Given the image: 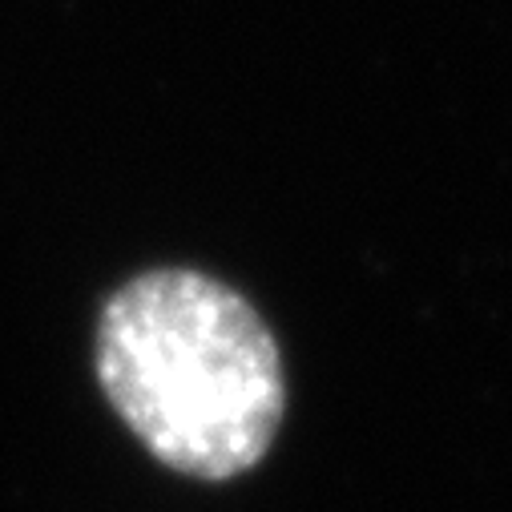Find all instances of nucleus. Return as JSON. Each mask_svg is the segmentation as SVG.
I'll list each match as a JSON object with an SVG mask.
<instances>
[{
  "mask_svg": "<svg viewBox=\"0 0 512 512\" xmlns=\"http://www.w3.org/2000/svg\"><path fill=\"white\" fill-rule=\"evenodd\" d=\"M93 355L113 412L174 472L230 480L279 432L287 388L271 327L202 271L158 267L117 287Z\"/></svg>",
  "mask_w": 512,
  "mask_h": 512,
  "instance_id": "nucleus-1",
  "label": "nucleus"
}]
</instances>
